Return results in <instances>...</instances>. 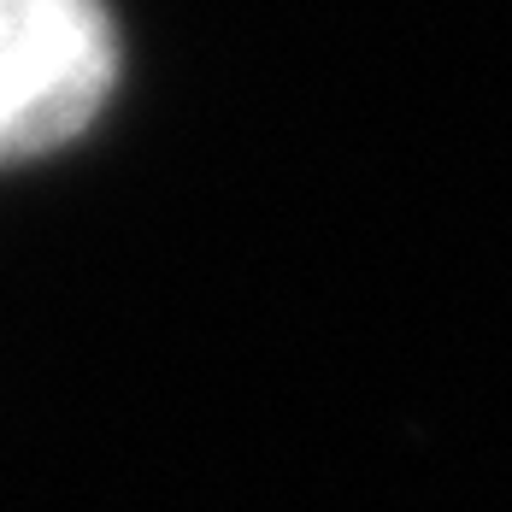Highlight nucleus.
I'll list each match as a JSON object with an SVG mask.
<instances>
[{
	"label": "nucleus",
	"instance_id": "nucleus-1",
	"mask_svg": "<svg viewBox=\"0 0 512 512\" xmlns=\"http://www.w3.org/2000/svg\"><path fill=\"white\" fill-rule=\"evenodd\" d=\"M118 77L106 0H0V165L65 148Z\"/></svg>",
	"mask_w": 512,
	"mask_h": 512
}]
</instances>
